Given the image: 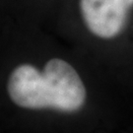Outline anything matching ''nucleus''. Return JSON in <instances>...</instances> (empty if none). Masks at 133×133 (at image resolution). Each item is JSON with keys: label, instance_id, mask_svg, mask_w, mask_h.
Listing matches in <instances>:
<instances>
[{"label": "nucleus", "instance_id": "obj_1", "mask_svg": "<svg viewBox=\"0 0 133 133\" xmlns=\"http://www.w3.org/2000/svg\"><path fill=\"white\" fill-rule=\"evenodd\" d=\"M7 91L12 102L24 109L77 114L88 103V89L81 74L60 58L48 60L43 72L31 64L16 67L9 77Z\"/></svg>", "mask_w": 133, "mask_h": 133}, {"label": "nucleus", "instance_id": "obj_2", "mask_svg": "<svg viewBox=\"0 0 133 133\" xmlns=\"http://www.w3.org/2000/svg\"><path fill=\"white\" fill-rule=\"evenodd\" d=\"M86 32L96 41L123 43L133 87V0H78Z\"/></svg>", "mask_w": 133, "mask_h": 133}]
</instances>
